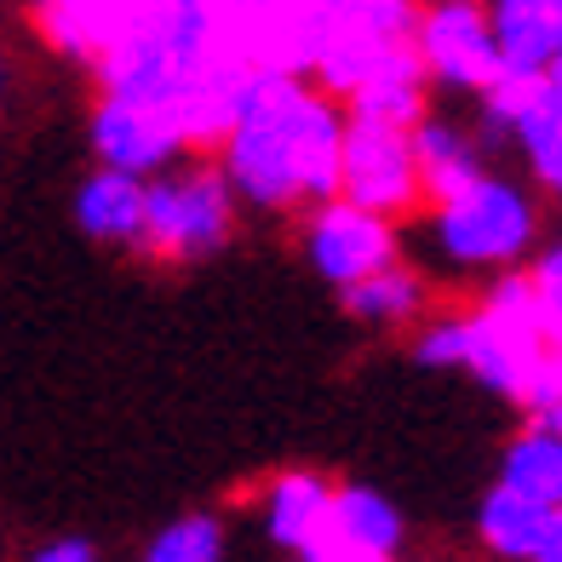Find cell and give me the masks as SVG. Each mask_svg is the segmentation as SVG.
Returning <instances> with one entry per match:
<instances>
[{
    "label": "cell",
    "instance_id": "2e32d148",
    "mask_svg": "<svg viewBox=\"0 0 562 562\" xmlns=\"http://www.w3.org/2000/svg\"><path fill=\"white\" fill-rule=\"evenodd\" d=\"M407 144H414V172H419V184L437 195L442 207H448V201H459V195H465L476 178H482L476 161H471V149H465V138H459L453 126H437V121H430V126H419V133L407 138Z\"/></svg>",
    "mask_w": 562,
    "mask_h": 562
},
{
    "label": "cell",
    "instance_id": "4fadbf2b",
    "mask_svg": "<svg viewBox=\"0 0 562 562\" xmlns=\"http://www.w3.org/2000/svg\"><path fill=\"white\" fill-rule=\"evenodd\" d=\"M327 510H334V488L322 476H311V471L281 476L270 494V540L311 557L327 540Z\"/></svg>",
    "mask_w": 562,
    "mask_h": 562
},
{
    "label": "cell",
    "instance_id": "9c48e42d",
    "mask_svg": "<svg viewBox=\"0 0 562 562\" xmlns=\"http://www.w3.org/2000/svg\"><path fill=\"white\" fill-rule=\"evenodd\" d=\"M488 35H494L499 69L546 75L557 64V46H562V7H551V0H505L488 18Z\"/></svg>",
    "mask_w": 562,
    "mask_h": 562
},
{
    "label": "cell",
    "instance_id": "e0dca14e",
    "mask_svg": "<svg viewBox=\"0 0 562 562\" xmlns=\"http://www.w3.org/2000/svg\"><path fill=\"white\" fill-rule=\"evenodd\" d=\"M75 213H81V224L92 229V236L133 241V236H138V218H144V190H138V178L104 167L98 178H87V184H81Z\"/></svg>",
    "mask_w": 562,
    "mask_h": 562
},
{
    "label": "cell",
    "instance_id": "44dd1931",
    "mask_svg": "<svg viewBox=\"0 0 562 562\" xmlns=\"http://www.w3.org/2000/svg\"><path fill=\"white\" fill-rule=\"evenodd\" d=\"M218 557H224V528L213 517H184L149 546L144 562H218Z\"/></svg>",
    "mask_w": 562,
    "mask_h": 562
},
{
    "label": "cell",
    "instance_id": "d6986e66",
    "mask_svg": "<svg viewBox=\"0 0 562 562\" xmlns=\"http://www.w3.org/2000/svg\"><path fill=\"white\" fill-rule=\"evenodd\" d=\"M510 126H517V138L528 144L533 172H540L546 184H557V178H562V81H557V75Z\"/></svg>",
    "mask_w": 562,
    "mask_h": 562
},
{
    "label": "cell",
    "instance_id": "8992f818",
    "mask_svg": "<svg viewBox=\"0 0 562 562\" xmlns=\"http://www.w3.org/2000/svg\"><path fill=\"white\" fill-rule=\"evenodd\" d=\"M419 64L430 75H442V81L453 87H494L499 75V53H494V35H488V18H482L476 7H442L425 18L419 30Z\"/></svg>",
    "mask_w": 562,
    "mask_h": 562
},
{
    "label": "cell",
    "instance_id": "9a60e30c",
    "mask_svg": "<svg viewBox=\"0 0 562 562\" xmlns=\"http://www.w3.org/2000/svg\"><path fill=\"white\" fill-rule=\"evenodd\" d=\"M327 540L391 557V546L402 540V517L373 488H345V494H334V510H327Z\"/></svg>",
    "mask_w": 562,
    "mask_h": 562
},
{
    "label": "cell",
    "instance_id": "5bb4252c",
    "mask_svg": "<svg viewBox=\"0 0 562 562\" xmlns=\"http://www.w3.org/2000/svg\"><path fill=\"white\" fill-rule=\"evenodd\" d=\"M133 12L138 7H115V0H58V7L41 12V30L75 58H104L133 30Z\"/></svg>",
    "mask_w": 562,
    "mask_h": 562
},
{
    "label": "cell",
    "instance_id": "8fae6325",
    "mask_svg": "<svg viewBox=\"0 0 562 562\" xmlns=\"http://www.w3.org/2000/svg\"><path fill=\"white\" fill-rule=\"evenodd\" d=\"M350 104H356V121H379V126L407 133V126L419 121V110H425V64L414 53V41L379 58V69L350 92Z\"/></svg>",
    "mask_w": 562,
    "mask_h": 562
},
{
    "label": "cell",
    "instance_id": "30bf717a",
    "mask_svg": "<svg viewBox=\"0 0 562 562\" xmlns=\"http://www.w3.org/2000/svg\"><path fill=\"white\" fill-rule=\"evenodd\" d=\"M92 144H98V156L110 161V172H126V178H138V172H149V167H161L172 149H178L156 110L115 104V98H110L104 110H98V121H92Z\"/></svg>",
    "mask_w": 562,
    "mask_h": 562
},
{
    "label": "cell",
    "instance_id": "3957f363",
    "mask_svg": "<svg viewBox=\"0 0 562 562\" xmlns=\"http://www.w3.org/2000/svg\"><path fill=\"white\" fill-rule=\"evenodd\" d=\"M339 190H345V207L373 213V218L407 207V195L419 190L414 144H407V133L350 115L345 138H339Z\"/></svg>",
    "mask_w": 562,
    "mask_h": 562
},
{
    "label": "cell",
    "instance_id": "d4e9b609",
    "mask_svg": "<svg viewBox=\"0 0 562 562\" xmlns=\"http://www.w3.org/2000/svg\"><path fill=\"white\" fill-rule=\"evenodd\" d=\"M35 562H92V546H81V540H58V546H46Z\"/></svg>",
    "mask_w": 562,
    "mask_h": 562
},
{
    "label": "cell",
    "instance_id": "ba28073f",
    "mask_svg": "<svg viewBox=\"0 0 562 562\" xmlns=\"http://www.w3.org/2000/svg\"><path fill=\"white\" fill-rule=\"evenodd\" d=\"M339 138H345V121L322 98L304 92L288 115V156H293L299 195H316V201L339 195Z\"/></svg>",
    "mask_w": 562,
    "mask_h": 562
},
{
    "label": "cell",
    "instance_id": "52a82bcc",
    "mask_svg": "<svg viewBox=\"0 0 562 562\" xmlns=\"http://www.w3.org/2000/svg\"><path fill=\"white\" fill-rule=\"evenodd\" d=\"M391 252L396 247H391L385 218L356 213V207H345V201L322 207V218L311 229V259L327 281H339V288H356V281L391 270Z\"/></svg>",
    "mask_w": 562,
    "mask_h": 562
},
{
    "label": "cell",
    "instance_id": "5b68a950",
    "mask_svg": "<svg viewBox=\"0 0 562 562\" xmlns=\"http://www.w3.org/2000/svg\"><path fill=\"white\" fill-rule=\"evenodd\" d=\"M533 236V207L499 184V178H476V184L448 201L442 207V247L453 252V259H510V252H522Z\"/></svg>",
    "mask_w": 562,
    "mask_h": 562
},
{
    "label": "cell",
    "instance_id": "ffe728a7",
    "mask_svg": "<svg viewBox=\"0 0 562 562\" xmlns=\"http://www.w3.org/2000/svg\"><path fill=\"white\" fill-rule=\"evenodd\" d=\"M356 316H373V322H396V316H414L419 311V276L407 270H379L368 281H356V288L345 293Z\"/></svg>",
    "mask_w": 562,
    "mask_h": 562
},
{
    "label": "cell",
    "instance_id": "cb8c5ba5",
    "mask_svg": "<svg viewBox=\"0 0 562 562\" xmlns=\"http://www.w3.org/2000/svg\"><path fill=\"white\" fill-rule=\"evenodd\" d=\"M304 562H391V557H379V551H356V546H339V540H322Z\"/></svg>",
    "mask_w": 562,
    "mask_h": 562
},
{
    "label": "cell",
    "instance_id": "6da1fadb",
    "mask_svg": "<svg viewBox=\"0 0 562 562\" xmlns=\"http://www.w3.org/2000/svg\"><path fill=\"white\" fill-rule=\"evenodd\" d=\"M546 356H551V334H546L540 311H533L528 276L499 281L488 311H482L476 322H465V368L482 379V385L517 396Z\"/></svg>",
    "mask_w": 562,
    "mask_h": 562
},
{
    "label": "cell",
    "instance_id": "7402d4cb",
    "mask_svg": "<svg viewBox=\"0 0 562 562\" xmlns=\"http://www.w3.org/2000/svg\"><path fill=\"white\" fill-rule=\"evenodd\" d=\"M517 402H528V414L540 419V430H557V407H562V368H557V356H546V362L528 373V385L517 391Z\"/></svg>",
    "mask_w": 562,
    "mask_h": 562
},
{
    "label": "cell",
    "instance_id": "603a6c76",
    "mask_svg": "<svg viewBox=\"0 0 562 562\" xmlns=\"http://www.w3.org/2000/svg\"><path fill=\"white\" fill-rule=\"evenodd\" d=\"M419 362H430V368L465 362V322H442V327H430V334L419 339Z\"/></svg>",
    "mask_w": 562,
    "mask_h": 562
},
{
    "label": "cell",
    "instance_id": "7a4b0ae2",
    "mask_svg": "<svg viewBox=\"0 0 562 562\" xmlns=\"http://www.w3.org/2000/svg\"><path fill=\"white\" fill-rule=\"evenodd\" d=\"M414 41V18L391 0H356V7H316V75L334 92H356L379 69V58Z\"/></svg>",
    "mask_w": 562,
    "mask_h": 562
},
{
    "label": "cell",
    "instance_id": "ac0fdd59",
    "mask_svg": "<svg viewBox=\"0 0 562 562\" xmlns=\"http://www.w3.org/2000/svg\"><path fill=\"white\" fill-rule=\"evenodd\" d=\"M499 488L528 494L540 505H557V494H562V442H557V430H533V437L510 442Z\"/></svg>",
    "mask_w": 562,
    "mask_h": 562
},
{
    "label": "cell",
    "instance_id": "277c9868",
    "mask_svg": "<svg viewBox=\"0 0 562 562\" xmlns=\"http://www.w3.org/2000/svg\"><path fill=\"white\" fill-rule=\"evenodd\" d=\"M138 236L149 252L184 259V252H213L229 236V190L218 172H190L178 184L144 190Z\"/></svg>",
    "mask_w": 562,
    "mask_h": 562
},
{
    "label": "cell",
    "instance_id": "484cf974",
    "mask_svg": "<svg viewBox=\"0 0 562 562\" xmlns=\"http://www.w3.org/2000/svg\"><path fill=\"white\" fill-rule=\"evenodd\" d=\"M533 562H562V546H551V551H540V557H533Z\"/></svg>",
    "mask_w": 562,
    "mask_h": 562
},
{
    "label": "cell",
    "instance_id": "7c38bea8",
    "mask_svg": "<svg viewBox=\"0 0 562 562\" xmlns=\"http://www.w3.org/2000/svg\"><path fill=\"white\" fill-rule=\"evenodd\" d=\"M482 533L499 557H540L551 546H562V517L557 505H540L528 494H510V488H494L488 505H482Z\"/></svg>",
    "mask_w": 562,
    "mask_h": 562
}]
</instances>
